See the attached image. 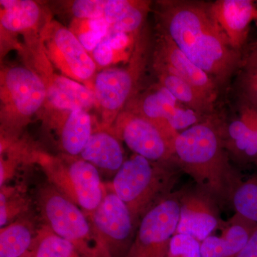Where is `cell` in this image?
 Instances as JSON below:
<instances>
[{"label": "cell", "instance_id": "obj_1", "mask_svg": "<svg viewBox=\"0 0 257 257\" xmlns=\"http://www.w3.org/2000/svg\"><path fill=\"white\" fill-rule=\"evenodd\" d=\"M158 5L160 30L220 89L226 87L242 54L231 47L211 14L209 2L165 0Z\"/></svg>", "mask_w": 257, "mask_h": 257}, {"label": "cell", "instance_id": "obj_2", "mask_svg": "<svg viewBox=\"0 0 257 257\" xmlns=\"http://www.w3.org/2000/svg\"><path fill=\"white\" fill-rule=\"evenodd\" d=\"M175 153L177 165L192 177L197 188L214 198L221 207L231 204L243 179L225 147L220 115L214 113L179 133Z\"/></svg>", "mask_w": 257, "mask_h": 257}, {"label": "cell", "instance_id": "obj_3", "mask_svg": "<svg viewBox=\"0 0 257 257\" xmlns=\"http://www.w3.org/2000/svg\"><path fill=\"white\" fill-rule=\"evenodd\" d=\"M182 173L177 164L152 162L134 154L115 174L111 188L127 206L138 229L147 211L173 193Z\"/></svg>", "mask_w": 257, "mask_h": 257}, {"label": "cell", "instance_id": "obj_4", "mask_svg": "<svg viewBox=\"0 0 257 257\" xmlns=\"http://www.w3.org/2000/svg\"><path fill=\"white\" fill-rule=\"evenodd\" d=\"M32 163L43 171L47 182L84 211L96 210L106 194L99 170L79 157H55L34 152Z\"/></svg>", "mask_w": 257, "mask_h": 257}, {"label": "cell", "instance_id": "obj_5", "mask_svg": "<svg viewBox=\"0 0 257 257\" xmlns=\"http://www.w3.org/2000/svg\"><path fill=\"white\" fill-rule=\"evenodd\" d=\"M37 204L45 225L68 240L84 257H106L84 211L50 183L37 192Z\"/></svg>", "mask_w": 257, "mask_h": 257}, {"label": "cell", "instance_id": "obj_6", "mask_svg": "<svg viewBox=\"0 0 257 257\" xmlns=\"http://www.w3.org/2000/svg\"><path fill=\"white\" fill-rule=\"evenodd\" d=\"M0 86L2 131L15 138L46 101V83L32 69L14 66L2 71Z\"/></svg>", "mask_w": 257, "mask_h": 257}, {"label": "cell", "instance_id": "obj_7", "mask_svg": "<svg viewBox=\"0 0 257 257\" xmlns=\"http://www.w3.org/2000/svg\"><path fill=\"white\" fill-rule=\"evenodd\" d=\"M146 45L141 40L137 42L128 67H108L94 76L92 89L101 115V128L110 130L123 108L135 96L145 67Z\"/></svg>", "mask_w": 257, "mask_h": 257}, {"label": "cell", "instance_id": "obj_8", "mask_svg": "<svg viewBox=\"0 0 257 257\" xmlns=\"http://www.w3.org/2000/svg\"><path fill=\"white\" fill-rule=\"evenodd\" d=\"M180 214L179 193L175 192L147 211L140 221L124 257H166Z\"/></svg>", "mask_w": 257, "mask_h": 257}, {"label": "cell", "instance_id": "obj_9", "mask_svg": "<svg viewBox=\"0 0 257 257\" xmlns=\"http://www.w3.org/2000/svg\"><path fill=\"white\" fill-rule=\"evenodd\" d=\"M112 133L135 155L152 162L177 165L175 142L178 135L165 131L147 118L122 111L112 126Z\"/></svg>", "mask_w": 257, "mask_h": 257}, {"label": "cell", "instance_id": "obj_10", "mask_svg": "<svg viewBox=\"0 0 257 257\" xmlns=\"http://www.w3.org/2000/svg\"><path fill=\"white\" fill-rule=\"evenodd\" d=\"M42 39L47 57L64 76L84 84L94 79L96 64L70 29L51 22Z\"/></svg>", "mask_w": 257, "mask_h": 257}, {"label": "cell", "instance_id": "obj_11", "mask_svg": "<svg viewBox=\"0 0 257 257\" xmlns=\"http://www.w3.org/2000/svg\"><path fill=\"white\" fill-rule=\"evenodd\" d=\"M126 106V111L147 118L175 135L206 119L179 102L160 83L142 94H135Z\"/></svg>", "mask_w": 257, "mask_h": 257}, {"label": "cell", "instance_id": "obj_12", "mask_svg": "<svg viewBox=\"0 0 257 257\" xmlns=\"http://www.w3.org/2000/svg\"><path fill=\"white\" fill-rule=\"evenodd\" d=\"M109 257H124L137 228L127 206L114 192L106 193L95 211L88 216Z\"/></svg>", "mask_w": 257, "mask_h": 257}, {"label": "cell", "instance_id": "obj_13", "mask_svg": "<svg viewBox=\"0 0 257 257\" xmlns=\"http://www.w3.org/2000/svg\"><path fill=\"white\" fill-rule=\"evenodd\" d=\"M179 193L180 214L175 234L189 235L202 243L214 231L223 229L226 221L214 198L197 187Z\"/></svg>", "mask_w": 257, "mask_h": 257}, {"label": "cell", "instance_id": "obj_14", "mask_svg": "<svg viewBox=\"0 0 257 257\" xmlns=\"http://www.w3.org/2000/svg\"><path fill=\"white\" fill-rule=\"evenodd\" d=\"M238 115L227 119L220 115L221 130L230 158L240 165L257 164V109L237 103Z\"/></svg>", "mask_w": 257, "mask_h": 257}, {"label": "cell", "instance_id": "obj_15", "mask_svg": "<svg viewBox=\"0 0 257 257\" xmlns=\"http://www.w3.org/2000/svg\"><path fill=\"white\" fill-rule=\"evenodd\" d=\"M160 32L154 53V64L167 69L216 101L221 89L215 81L193 63L165 32Z\"/></svg>", "mask_w": 257, "mask_h": 257}, {"label": "cell", "instance_id": "obj_16", "mask_svg": "<svg viewBox=\"0 0 257 257\" xmlns=\"http://www.w3.org/2000/svg\"><path fill=\"white\" fill-rule=\"evenodd\" d=\"M211 14L227 37L231 47L242 54L248 45L252 22L257 18L256 2L216 0L209 2Z\"/></svg>", "mask_w": 257, "mask_h": 257}, {"label": "cell", "instance_id": "obj_17", "mask_svg": "<svg viewBox=\"0 0 257 257\" xmlns=\"http://www.w3.org/2000/svg\"><path fill=\"white\" fill-rule=\"evenodd\" d=\"M257 224L234 215L226 221L220 236H211L201 243L202 257H234L251 237Z\"/></svg>", "mask_w": 257, "mask_h": 257}, {"label": "cell", "instance_id": "obj_18", "mask_svg": "<svg viewBox=\"0 0 257 257\" xmlns=\"http://www.w3.org/2000/svg\"><path fill=\"white\" fill-rule=\"evenodd\" d=\"M46 85V101L56 109L62 111L83 109L88 111L96 106L92 88L66 76L55 74Z\"/></svg>", "mask_w": 257, "mask_h": 257}, {"label": "cell", "instance_id": "obj_19", "mask_svg": "<svg viewBox=\"0 0 257 257\" xmlns=\"http://www.w3.org/2000/svg\"><path fill=\"white\" fill-rule=\"evenodd\" d=\"M121 140L110 130L94 132L79 157L98 170L116 174L125 162Z\"/></svg>", "mask_w": 257, "mask_h": 257}, {"label": "cell", "instance_id": "obj_20", "mask_svg": "<svg viewBox=\"0 0 257 257\" xmlns=\"http://www.w3.org/2000/svg\"><path fill=\"white\" fill-rule=\"evenodd\" d=\"M55 128L59 134L61 150L72 157H79L94 133L92 117L83 109L64 112L62 119L55 123Z\"/></svg>", "mask_w": 257, "mask_h": 257}, {"label": "cell", "instance_id": "obj_21", "mask_svg": "<svg viewBox=\"0 0 257 257\" xmlns=\"http://www.w3.org/2000/svg\"><path fill=\"white\" fill-rule=\"evenodd\" d=\"M159 83L176 99L202 117L207 118L215 112V101L199 92L192 84L160 66L155 65Z\"/></svg>", "mask_w": 257, "mask_h": 257}, {"label": "cell", "instance_id": "obj_22", "mask_svg": "<svg viewBox=\"0 0 257 257\" xmlns=\"http://www.w3.org/2000/svg\"><path fill=\"white\" fill-rule=\"evenodd\" d=\"M0 6L2 28L13 33L30 31L41 17L40 6L31 0H1Z\"/></svg>", "mask_w": 257, "mask_h": 257}, {"label": "cell", "instance_id": "obj_23", "mask_svg": "<svg viewBox=\"0 0 257 257\" xmlns=\"http://www.w3.org/2000/svg\"><path fill=\"white\" fill-rule=\"evenodd\" d=\"M234 77L238 101L257 109V38L245 47Z\"/></svg>", "mask_w": 257, "mask_h": 257}, {"label": "cell", "instance_id": "obj_24", "mask_svg": "<svg viewBox=\"0 0 257 257\" xmlns=\"http://www.w3.org/2000/svg\"><path fill=\"white\" fill-rule=\"evenodd\" d=\"M33 224L19 219L0 229V257H23L30 251L35 237Z\"/></svg>", "mask_w": 257, "mask_h": 257}, {"label": "cell", "instance_id": "obj_25", "mask_svg": "<svg viewBox=\"0 0 257 257\" xmlns=\"http://www.w3.org/2000/svg\"><path fill=\"white\" fill-rule=\"evenodd\" d=\"M28 254L30 257H84L73 243L56 234L45 224L37 230Z\"/></svg>", "mask_w": 257, "mask_h": 257}, {"label": "cell", "instance_id": "obj_26", "mask_svg": "<svg viewBox=\"0 0 257 257\" xmlns=\"http://www.w3.org/2000/svg\"><path fill=\"white\" fill-rule=\"evenodd\" d=\"M231 204L235 214L257 224V173L239 184Z\"/></svg>", "mask_w": 257, "mask_h": 257}, {"label": "cell", "instance_id": "obj_27", "mask_svg": "<svg viewBox=\"0 0 257 257\" xmlns=\"http://www.w3.org/2000/svg\"><path fill=\"white\" fill-rule=\"evenodd\" d=\"M30 207V200L17 187L3 185L0 187V226L14 221L18 216L25 214Z\"/></svg>", "mask_w": 257, "mask_h": 257}, {"label": "cell", "instance_id": "obj_28", "mask_svg": "<svg viewBox=\"0 0 257 257\" xmlns=\"http://www.w3.org/2000/svg\"><path fill=\"white\" fill-rule=\"evenodd\" d=\"M166 257H202L201 242L189 235L175 234Z\"/></svg>", "mask_w": 257, "mask_h": 257}, {"label": "cell", "instance_id": "obj_29", "mask_svg": "<svg viewBox=\"0 0 257 257\" xmlns=\"http://www.w3.org/2000/svg\"><path fill=\"white\" fill-rule=\"evenodd\" d=\"M107 0H76L71 10L76 20H92L104 18Z\"/></svg>", "mask_w": 257, "mask_h": 257}, {"label": "cell", "instance_id": "obj_30", "mask_svg": "<svg viewBox=\"0 0 257 257\" xmlns=\"http://www.w3.org/2000/svg\"><path fill=\"white\" fill-rule=\"evenodd\" d=\"M135 1L130 0H107L104 9V18L111 26L120 21L133 6Z\"/></svg>", "mask_w": 257, "mask_h": 257}, {"label": "cell", "instance_id": "obj_31", "mask_svg": "<svg viewBox=\"0 0 257 257\" xmlns=\"http://www.w3.org/2000/svg\"><path fill=\"white\" fill-rule=\"evenodd\" d=\"M92 59L96 65L106 67L110 65L115 60L116 57L114 50L111 48L107 36L104 37L95 47L93 52Z\"/></svg>", "mask_w": 257, "mask_h": 257}, {"label": "cell", "instance_id": "obj_32", "mask_svg": "<svg viewBox=\"0 0 257 257\" xmlns=\"http://www.w3.org/2000/svg\"><path fill=\"white\" fill-rule=\"evenodd\" d=\"M106 36L109 39L111 48L114 50L115 57L118 52L123 51L127 47L130 42L128 34L124 32L109 31Z\"/></svg>", "mask_w": 257, "mask_h": 257}, {"label": "cell", "instance_id": "obj_33", "mask_svg": "<svg viewBox=\"0 0 257 257\" xmlns=\"http://www.w3.org/2000/svg\"><path fill=\"white\" fill-rule=\"evenodd\" d=\"M234 257H257V226L244 247Z\"/></svg>", "mask_w": 257, "mask_h": 257}, {"label": "cell", "instance_id": "obj_34", "mask_svg": "<svg viewBox=\"0 0 257 257\" xmlns=\"http://www.w3.org/2000/svg\"><path fill=\"white\" fill-rule=\"evenodd\" d=\"M23 257H30V256H28V253H27L26 254H25V256H24Z\"/></svg>", "mask_w": 257, "mask_h": 257}, {"label": "cell", "instance_id": "obj_35", "mask_svg": "<svg viewBox=\"0 0 257 257\" xmlns=\"http://www.w3.org/2000/svg\"><path fill=\"white\" fill-rule=\"evenodd\" d=\"M255 22H256V24H257V18L256 19V20H255Z\"/></svg>", "mask_w": 257, "mask_h": 257}, {"label": "cell", "instance_id": "obj_36", "mask_svg": "<svg viewBox=\"0 0 257 257\" xmlns=\"http://www.w3.org/2000/svg\"><path fill=\"white\" fill-rule=\"evenodd\" d=\"M255 2H256V4L257 5V1H255Z\"/></svg>", "mask_w": 257, "mask_h": 257}]
</instances>
